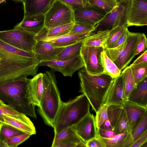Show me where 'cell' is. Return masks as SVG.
I'll return each mask as SVG.
<instances>
[{
  "instance_id": "obj_1",
  "label": "cell",
  "mask_w": 147,
  "mask_h": 147,
  "mask_svg": "<svg viewBox=\"0 0 147 147\" xmlns=\"http://www.w3.org/2000/svg\"><path fill=\"white\" fill-rule=\"evenodd\" d=\"M40 63L34 52L19 49L0 39V82L34 76Z\"/></svg>"
},
{
  "instance_id": "obj_2",
  "label": "cell",
  "mask_w": 147,
  "mask_h": 147,
  "mask_svg": "<svg viewBox=\"0 0 147 147\" xmlns=\"http://www.w3.org/2000/svg\"><path fill=\"white\" fill-rule=\"evenodd\" d=\"M28 78L24 77L0 82V100L17 111L36 119L35 106L30 96Z\"/></svg>"
},
{
  "instance_id": "obj_3",
  "label": "cell",
  "mask_w": 147,
  "mask_h": 147,
  "mask_svg": "<svg viewBox=\"0 0 147 147\" xmlns=\"http://www.w3.org/2000/svg\"><path fill=\"white\" fill-rule=\"evenodd\" d=\"M80 80V92L88 98L92 110L96 112L104 103L113 78L106 73L92 75L84 67L78 73Z\"/></svg>"
},
{
  "instance_id": "obj_4",
  "label": "cell",
  "mask_w": 147,
  "mask_h": 147,
  "mask_svg": "<svg viewBox=\"0 0 147 147\" xmlns=\"http://www.w3.org/2000/svg\"><path fill=\"white\" fill-rule=\"evenodd\" d=\"M44 90L38 111L45 123L53 128L55 121L61 104L60 94L55 76L48 71L43 73Z\"/></svg>"
},
{
  "instance_id": "obj_5",
  "label": "cell",
  "mask_w": 147,
  "mask_h": 147,
  "mask_svg": "<svg viewBox=\"0 0 147 147\" xmlns=\"http://www.w3.org/2000/svg\"><path fill=\"white\" fill-rule=\"evenodd\" d=\"M90 104L84 94L62 102L53 127L55 134L75 125L90 112Z\"/></svg>"
},
{
  "instance_id": "obj_6",
  "label": "cell",
  "mask_w": 147,
  "mask_h": 147,
  "mask_svg": "<svg viewBox=\"0 0 147 147\" xmlns=\"http://www.w3.org/2000/svg\"><path fill=\"white\" fill-rule=\"evenodd\" d=\"M141 33L129 32L126 40L115 48H106L108 56L121 71L126 68L135 56L136 45Z\"/></svg>"
},
{
  "instance_id": "obj_7",
  "label": "cell",
  "mask_w": 147,
  "mask_h": 147,
  "mask_svg": "<svg viewBox=\"0 0 147 147\" xmlns=\"http://www.w3.org/2000/svg\"><path fill=\"white\" fill-rule=\"evenodd\" d=\"M36 34L20 28L0 31V39L19 49L33 52L37 42Z\"/></svg>"
},
{
  "instance_id": "obj_8",
  "label": "cell",
  "mask_w": 147,
  "mask_h": 147,
  "mask_svg": "<svg viewBox=\"0 0 147 147\" xmlns=\"http://www.w3.org/2000/svg\"><path fill=\"white\" fill-rule=\"evenodd\" d=\"M45 15V27L47 29L74 22L72 8L59 0H55Z\"/></svg>"
},
{
  "instance_id": "obj_9",
  "label": "cell",
  "mask_w": 147,
  "mask_h": 147,
  "mask_svg": "<svg viewBox=\"0 0 147 147\" xmlns=\"http://www.w3.org/2000/svg\"><path fill=\"white\" fill-rule=\"evenodd\" d=\"M130 1L126 0L118 3L94 26V30L91 32L110 30L118 26H125L127 27V13Z\"/></svg>"
},
{
  "instance_id": "obj_10",
  "label": "cell",
  "mask_w": 147,
  "mask_h": 147,
  "mask_svg": "<svg viewBox=\"0 0 147 147\" xmlns=\"http://www.w3.org/2000/svg\"><path fill=\"white\" fill-rule=\"evenodd\" d=\"M105 49L102 47L83 45L80 55L84 64V67L89 74L94 75L105 73L101 61V53Z\"/></svg>"
},
{
  "instance_id": "obj_11",
  "label": "cell",
  "mask_w": 147,
  "mask_h": 147,
  "mask_svg": "<svg viewBox=\"0 0 147 147\" xmlns=\"http://www.w3.org/2000/svg\"><path fill=\"white\" fill-rule=\"evenodd\" d=\"M74 22L94 27L107 13L98 7L88 3L84 6L73 9Z\"/></svg>"
},
{
  "instance_id": "obj_12",
  "label": "cell",
  "mask_w": 147,
  "mask_h": 147,
  "mask_svg": "<svg viewBox=\"0 0 147 147\" xmlns=\"http://www.w3.org/2000/svg\"><path fill=\"white\" fill-rule=\"evenodd\" d=\"M49 67L52 70L61 73L64 76L72 77L74 73L84 67L82 59L80 55L74 59L60 60L55 59L40 62L39 66Z\"/></svg>"
},
{
  "instance_id": "obj_13",
  "label": "cell",
  "mask_w": 147,
  "mask_h": 147,
  "mask_svg": "<svg viewBox=\"0 0 147 147\" xmlns=\"http://www.w3.org/2000/svg\"><path fill=\"white\" fill-rule=\"evenodd\" d=\"M147 25V0H131L127 16V27Z\"/></svg>"
},
{
  "instance_id": "obj_14",
  "label": "cell",
  "mask_w": 147,
  "mask_h": 147,
  "mask_svg": "<svg viewBox=\"0 0 147 147\" xmlns=\"http://www.w3.org/2000/svg\"><path fill=\"white\" fill-rule=\"evenodd\" d=\"M72 127L81 140L85 144L89 140L97 137L98 134L95 118L90 112Z\"/></svg>"
},
{
  "instance_id": "obj_15",
  "label": "cell",
  "mask_w": 147,
  "mask_h": 147,
  "mask_svg": "<svg viewBox=\"0 0 147 147\" xmlns=\"http://www.w3.org/2000/svg\"><path fill=\"white\" fill-rule=\"evenodd\" d=\"M65 47H56L49 42L37 40L33 52L36 59L41 62L55 59Z\"/></svg>"
},
{
  "instance_id": "obj_16",
  "label": "cell",
  "mask_w": 147,
  "mask_h": 147,
  "mask_svg": "<svg viewBox=\"0 0 147 147\" xmlns=\"http://www.w3.org/2000/svg\"><path fill=\"white\" fill-rule=\"evenodd\" d=\"M81 142L82 141L77 135L72 126L55 134L51 146L77 147L78 144Z\"/></svg>"
},
{
  "instance_id": "obj_17",
  "label": "cell",
  "mask_w": 147,
  "mask_h": 147,
  "mask_svg": "<svg viewBox=\"0 0 147 147\" xmlns=\"http://www.w3.org/2000/svg\"><path fill=\"white\" fill-rule=\"evenodd\" d=\"M121 104L125 111L129 123V131L131 132L142 116L147 113V107L128 100H125Z\"/></svg>"
},
{
  "instance_id": "obj_18",
  "label": "cell",
  "mask_w": 147,
  "mask_h": 147,
  "mask_svg": "<svg viewBox=\"0 0 147 147\" xmlns=\"http://www.w3.org/2000/svg\"><path fill=\"white\" fill-rule=\"evenodd\" d=\"M125 100L123 79L121 74L118 76L113 78L104 103H106L108 105L113 103H121Z\"/></svg>"
},
{
  "instance_id": "obj_19",
  "label": "cell",
  "mask_w": 147,
  "mask_h": 147,
  "mask_svg": "<svg viewBox=\"0 0 147 147\" xmlns=\"http://www.w3.org/2000/svg\"><path fill=\"white\" fill-rule=\"evenodd\" d=\"M45 21V14L24 16L22 20L15 26L14 28H20L37 35L44 27Z\"/></svg>"
},
{
  "instance_id": "obj_20",
  "label": "cell",
  "mask_w": 147,
  "mask_h": 147,
  "mask_svg": "<svg viewBox=\"0 0 147 147\" xmlns=\"http://www.w3.org/2000/svg\"><path fill=\"white\" fill-rule=\"evenodd\" d=\"M55 0H24V16L45 14Z\"/></svg>"
},
{
  "instance_id": "obj_21",
  "label": "cell",
  "mask_w": 147,
  "mask_h": 147,
  "mask_svg": "<svg viewBox=\"0 0 147 147\" xmlns=\"http://www.w3.org/2000/svg\"><path fill=\"white\" fill-rule=\"evenodd\" d=\"M91 32L89 31L77 34L69 33L59 36L45 37L38 40L49 42L56 47H66L79 42L83 41Z\"/></svg>"
},
{
  "instance_id": "obj_22",
  "label": "cell",
  "mask_w": 147,
  "mask_h": 147,
  "mask_svg": "<svg viewBox=\"0 0 147 147\" xmlns=\"http://www.w3.org/2000/svg\"><path fill=\"white\" fill-rule=\"evenodd\" d=\"M104 147H129L134 142L131 133L126 132L117 134L109 138L97 136Z\"/></svg>"
},
{
  "instance_id": "obj_23",
  "label": "cell",
  "mask_w": 147,
  "mask_h": 147,
  "mask_svg": "<svg viewBox=\"0 0 147 147\" xmlns=\"http://www.w3.org/2000/svg\"><path fill=\"white\" fill-rule=\"evenodd\" d=\"M43 73L36 74L31 79L28 78V87L32 102L39 107L44 90Z\"/></svg>"
},
{
  "instance_id": "obj_24",
  "label": "cell",
  "mask_w": 147,
  "mask_h": 147,
  "mask_svg": "<svg viewBox=\"0 0 147 147\" xmlns=\"http://www.w3.org/2000/svg\"><path fill=\"white\" fill-rule=\"evenodd\" d=\"M127 100L147 107V77L137 85L129 94Z\"/></svg>"
},
{
  "instance_id": "obj_25",
  "label": "cell",
  "mask_w": 147,
  "mask_h": 147,
  "mask_svg": "<svg viewBox=\"0 0 147 147\" xmlns=\"http://www.w3.org/2000/svg\"><path fill=\"white\" fill-rule=\"evenodd\" d=\"M109 30L98 31L95 33L91 32L83 40L85 46L102 47L106 49V43Z\"/></svg>"
},
{
  "instance_id": "obj_26",
  "label": "cell",
  "mask_w": 147,
  "mask_h": 147,
  "mask_svg": "<svg viewBox=\"0 0 147 147\" xmlns=\"http://www.w3.org/2000/svg\"><path fill=\"white\" fill-rule=\"evenodd\" d=\"M4 123L30 136L36 134L33 123L30 124L16 117L9 115H3Z\"/></svg>"
},
{
  "instance_id": "obj_27",
  "label": "cell",
  "mask_w": 147,
  "mask_h": 147,
  "mask_svg": "<svg viewBox=\"0 0 147 147\" xmlns=\"http://www.w3.org/2000/svg\"><path fill=\"white\" fill-rule=\"evenodd\" d=\"M74 22L70 23L47 29L45 27L36 36V39H41L45 37H54L62 36L68 34Z\"/></svg>"
},
{
  "instance_id": "obj_28",
  "label": "cell",
  "mask_w": 147,
  "mask_h": 147,
  "mask_svg": "<svg viewBox=\"0 0 147 147\" xmlns=\"http://www.w3.org/2000/svg\"><path fill=\"white\" fill-rule=\"evenodd\" d=\"M82 41L65 47L56 56L55 59L66 60L72 59L80 55L83 45Z\"/></svg>"
},
{
  "instance_id": "obj_29",
  "label": "cell",
  "mask_w": 147,
  "mask_h": 147,
  "mask_svg": "<svg viewBox=\"0 0 147 147\" xmlns=\"http://www.w3.org/2000/svg\"><path fill=\"white\" fill-rule=\"evenodd\" d=\"M125 100L131 92L137 87L130 67L127 66L121 74Z\"/></svg>"
},
{
  "instance_id": "obj_30",
  "label": "cell",
  "mask_w": 147,
  "mask_h": 147,
  "mask_svg": "<svg viewBox=\"0 0 147 147\" xmlns=\"http://www.w3.org/2000/svg\"><path fill=\"white\" fill-rule=\"evenodd\" d=\"M101 61L105 73L109 75L112 78L117 77L121 74V71L108 56L105 49L101 53Z\"/></svg>"
},
{
  "instance_id": "obj_31",
  "label": "cell",
  "mask_w": 147,
  "mask_h": 147,
  "mask_svg": "<svg viewBox=\"0 0 147 147\" xmlns=\"http://www.w3.org/2000/svg\"><path fill=\"white\" fill-rule=\"evenodd\" d=\"M3 115L12 116L30 124L33 123L26 115L14 109L7 104L0 107V123H4Z\"/></svg>"
},
{
  "instance_id": "obj_32",
  "label": "cell",
  "mask_w": 147,
  "mask_h": 147,
  "mask_svg": "<svg viewBox=\"0 0 147 147\" xmlns=\"http://www.w3.org/2000/svg\"><path fill=\"white\" fill-rule=\"evenodd\" d=\"M136 84L147 77V63L131 64L129 66Z\"/></svg>"
},
{
  "instance_id": "obj_33",
  "label": "cell",
  "mask_w": 147,
  "mask_h": 147,
  "mask_svg": "<svg viewBox=\"0 0 147 147\" xmlns=\"http://www.w3.org/2000/svg\"><path fill=\"white\" fill-rule=\"evenodd\" d=\"M123 108L121 103H113L108 105L107 113L108 120L111 123L113 130Z\"/></svg>"
},
{
  "instance_id": "obj_34",
  "label": "cell",
  "mask_w": 147,
  "mask_h": 147,
  "mask_svg": "<svg viewBox=\"0 0 147 147\" xmlns=\"http://www.w3.org/2000/svg\"><path fill=\"white\" fill-rule=\"evenodd\" d=\"M24 133H25L9 125L0 123V139L3 141Z\"/></svg>"
},
{
  "instance_id": "obj_35",
  "label": "cell",
  "mask_w": 147,
  "mask_h": 147,
  "mask_svg": "<svg viewBox=\"0 0 147 147\" xmlns=\"http://www.w3.org/2000/svg\"><path fill=\"white\" fill-rule=\"evenodd\" d=\"M113 130L117 134L126 132H130L129 122L125 111L123 108Z\"/></svg>"
},
{
  "instance_id": "obj_36",
  "label": "cell",
  "mask_w": 147,
  "mask_h": 147,
  "mask_svg": "<svg viewBox=\"0 0 147 147\" xmlns=\"http://www.w3.org/2000/svg\"><path fill=\"white\" fill-rule=\"evenodd\" d=\"M88 3L98 7L107 13L112 10L118 4L115 0H89Z\"/></svg>"
},
{
  "instance_id": "obj_37",
  "label": "cell",
  "mask_w": 147,
  "mask_h": 147,
  "mask_svg": "<svg viewBox=\"0 0 147 147\" xmlns=\"http://www.w3.org/2000/svg\"><path fill=\"white\" fill-rule=\"evenodd\" d=\"M147 114H144L131 132L134 141L147 130Z\"/></svg>"
},
{
  "instance_id": "obj_38",
  "label": "cell",
  "mask_w": 147,
  "mask_h": 147,
  "mask_svg": "<svg viewBox=\"0 0 147 147\" xmlns=\"http://www.w3.org/2000/svg\"><path fill=\"white\" fill-rule=\"evenodd\" d=\"M126 27L125 26H118L109 30L106 43V49L111 48Z\"/></svg>"
},
{
  "instance_id": "obj_39",
  "label": "cell",
  "mask_w": 147,
  "mask_h": 147,
  "mask_svg": "<svg viewBox=\"0 0 147 147\" xmlns=\"http://www.w3.org/2000/svg\"><path fill=\"white\" fill-rule=\"evenodd\" d=\"M108 105L104 103L96 112L95 118L96 125L97 129L106 121L108 119L107 113Z\"/></svg>"
},
{
  "instance_id": "obj_40",
  "label": "cell",
  "mask_w": 147,
  "mask_h": 147,
  "mask_svg": "<svg viewBox=\"0 0 147 147\" xmlns=\"http://www.w3.org/2000/svg\"><path fill=\"white\" fill-rule=\"evenodd\" d=\"M30 135L26 133H24L19 135L9 138L4 142L8 147H16L28 138Z\"/></svg>"
},
{
  "instance_id": "obj_41",
  "label": "cell",
  "mask_w": 147,
  "mask_h": 147,
  "mask_svg": "<svg viewBox=\"0 0 147 147\" xmlns=\"http://www.w3.org/2000/svg\"><path fill=\"white\" fill-rule=\"evenodd\" d=\"M94 29V27L74 22V24L69 33L74 34H79L87 32H92Z\"/></svg>"
},
{
  "instance_id": "obj_42",
  "label": "cell",
  "mask_w": 147,
  "mask_h": 147,
  "mask_svg": "<svg viewBox=\"0 0 147 147\" xmlns=\"http://www.w3.org/2000/svg\"><path fill=\"white\" fill-rule=\"evenodd\" d=\"M147 47V40L146 35L144 33H141L136 48L135 55L144 51L146 50Z\"/></svg>"
},
{
  "instance_id": "obj_43",
  "label": "cell",
  "mask_w": 147,
  "mask_h": 147,
  "mask_svg": "<svg viewBox=\"0 0 147 147\" xmlns=\"http://www.w3.org/2000/svg\"><path fill=\"white\" fill-rule=\"evenodd\" d=\"M147 141V130L135 140L129 147H142Z\"/></svg>"
},
{
  "instance_id": "obj_44",
  "label": "cell",
  "mask_w": 147,
  "mask_h": 147,
  "mask_svg": "<svg viewBox=\"0 0 147 147\" xmlns=\"http://www.w3.org/2000/svg\"><path fill=\"white\" fill-rule=\"evenodd\" d=\"M97 131L98 136L105 138H109L117 134L113 130L105 129L100 128L97 129Z\"/></svg>"
},
{
  "instance_id": "obj_45",
  "label": "cell",
  "mask_w": 147,
  "mask_h": 147,
  "mask_svg": "<svg viewBox=\"0 0 147 147\" xmlns=\"http://www.w3.org/2000/svg\"><path fill=\"white\" fill-rule=\"evenodd\" d=\"M129 32L127 28H125L123 32L112 46L111 48L117 47L124 42L127 39Z\"/></svg>"
},
{
  "instance_id": "obj_46",
  "label": "cell",
  "mask_w": 147,
  "mask_h": 147,
  "mask_svg": "<svg viewBox=\"0 0 147 147\" xmlns=\"http://www.w3.org/2000/svg\"><path fill=\"white\" fill-rule=\"evenodd\" d=\"M71 7L73 9L84 6L82 0H59Z\"/></svg>"
},
{
  "instance_id": "obj_47",
  "label": "cell",
  "mask_w": 147,
  "mask_h": 147,
  "mask_svg": "<svg viewBox=\"0 0 147 147\" xmlns=\"http://www.w3.org/2000/svg\"><path fill=\"white\" fill-rule=\"evenodd\" d=\"M85 145L86 147H104L98 137L89 140L86 142Z\"/></svg>"
},
{
  "instance_id": "obj_48",
  "label": "cell",
  "mask_w": 147,
  "mask_h": 147,
  "mask_svg": "<svg viewBox=\"0 0 147 147\" xmlns=\"http://www.w3.org/2000/svg\"><path fill=\"white\" fill-rule=\"evenodd\" d=\"M143 63H147V50H146L132 64H136Z\"/></svg>"
},
{
  "instance_id": "obj_49",
  "label": "cell",
  "mask_w": 147,
  "mask_h": 147,
  "mask_svg": "<svg viewBox=\"0 0 147 147\" xmlns=\"http://www.w3.org/2000/svg\"><path fill=\"white\" fill-rule=\"evenodd\" d=\"M100 128L105 129L113 130L111 123L108 119L104 122Z\"/></svg>"
},
{
  "instance_id": "obj_50",
  "label": "cell",
  "mask_w": 147,
  "mask_h": 147,
  "mask_svg": "<svg viewBox=\"0 0 147 147\" xmlns=\"http://www.w3.org/2000/svg\"><path fill=\"white\" fill-rule=\"evenodd\" d=\"M0 147H8L7 144L0 139Z\"/></svg>"
},
{
  "instance_id": "obj_51",
  "label": "cell",
  "mask_w": 147,
  "mask_h": 147,
  "mask_svg": "<svg viewBox=\"0 0 147 147\" xmlns=\"http://www.w3.org/2000/svg\"><path fill=\"white\" fill-rule=\"evenodd\" d=\"M89 0H82V1L85 6L88 3Z\"/></svg>"
},
{
  "instance_id": "obj_52",
  "label": "cell",
  "mask_w": 147,
  "mask_h": 147,
  "mask_svg": "<svg viewBox=\"0 0 147 147\" xmlns=\"http://www.w3.org/2000/svg\"><path fill=\"white\" fill-rule=\"evenodd\" d=\"M6 104L2 101L0 100V107L4 106Z\"/></svg>"
},
{
  "instance_id": "obj_53",
  "label": "cell",
  "mask_w": 147,
  "mask_h": 147,
  "mask_svg": "<svg viewBox=\"0 0 147 147\" xmlns=\"http://www.w3.org/2000/svg\"><path fill=\"white\" fill-rule=\"evenodd\" d=\"M117 3L118 4L122 2L125 1L126 0H115Z\"/></svg>"
},
{
  "instance_id": "obj_54",
  "label": "cell",
  "mask_w": 147,
  "mask_h": 147,
  "mask_svg": "<svg viewBox=\"0 0 147 147\" xmlns=\"http://www.w3.org/2000/svg\"><path fill=\"white\" fill-rule=\"evenodd\" d=\"M14 1L17 2H22L24 0H13Z\"/></svg>"
},
{
  "instance_id": "obj_55",
  "label": "cell",
  "mask_w": 147,
  "mask_h": 147,
  "mask_svg": "<svg viewBox=\"0 0 147 147\" xmlns=\"http://www.w3.org/2000/svg\"><path fill=\"white\" fill-rule=\"evenodd\" d=\"M5 0H0V4L4 2Z\"/></svg>"
}]
</instances>
